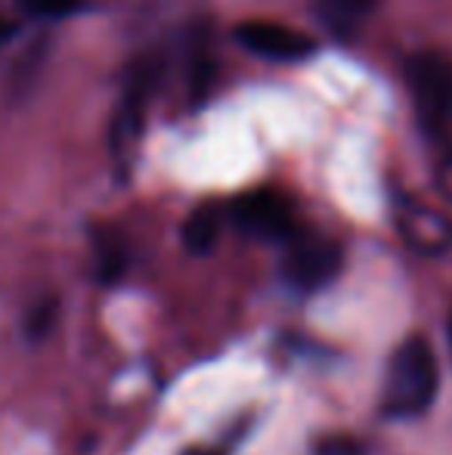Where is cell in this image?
I'll list each match as a JSON object with an SVG mask.
<instances>
[{
  "label": "cell",
  "mask_w": 452,
  "mask_h": 455,
  "mask_svg": "<svg viewBox=\"0 0 452 455\" xmlns=\"http://www.w3.org/2000/svg\"><path fill=\"white\" fill-rule=\"evenodd\" d=\"M440 390V363L428 338L412 335L393 350L381 387V409L391 419H422Z\"/></svg>",
  "instance_id": "1"
},
{
  "label": "cell",
  "mask_w": 452,
  "mask_h": 455,
  "mask_svg": "<svg viewBox=\"0 0 452 455\" xmlns=\"http://www.w3.org/2000/svg\"><path fill=\"white\" fill-rule=\"evenodd\" d=\"M406 78L424 131L431 137H440L452 121V60L437 50L416 53L406 62Z\"/></svg>",
  "instance_id": "2"
},
{
  "label": "cell",
  "mask_w": 452,
  "mask_h": 455,
  "mask_svg": "<svg viewBox=\"0 0 452 455\" xmlns=\"http://www.w3.org/2000/svg\"><path fill=\"white\" fill-rule=\"evenodd\" d=\"M344 251L326 235H295L282 258V279L297 291L326 288L341 273Z\"/></svg>",
  "instance_id": "3"
},
{
  "label": "cell",
  "mask_w": 452,
  "mask_h": 455,
  "mask_svg": "<svg viewBox=\"0 0 452 455\" xmlns=\"http://www.w3.org/2000/svg\"><path fill=\"white\" fill-rule=\"evenodd\" d=\"M229 214L245 233L258 235V239H295L297 235L295 208L279 192H248V196L235 198Z\"/></svg>",
  "instance_id": "4"
},
{
  "label": "cell",
  "mask_w": 452,
  "mask_h": 455,
  "mask_svg": "<svg viewBox=\"0 0 452 455\" xmlns=\"http://www.w3.org/2000/svg\"><path fill=\"white\" fill-rule=\"evenodd\" d=\"M155 81H158V60H143L133 66L131 78L124 84V96H121L112 118V146L118 152H127L137 143L146 121V106H149V96L155 91Z\"/></svg>",
  "instance_id": "5"
},
{
  "label": "cell",
  "mask_w": 452,
  "mask_h": 455,
  "mask_svg": "<svg viewBox=\"0 0 452 455\" xmlns=\"http://www.w3.org/2000/svg\"><path fill=\"white\" fill-rule=\"evenodd\" d=\"M235 41H239V47H245L248 53L260 56V60H270V62H295L313 53V37L310 35L291 28V25L258 22V19L242 22L239 28H235Z\"/></svg>",
  "instance_id": "6"
},
{
  "label": "cell",
  "mask_w": 452,
  "mask_h": 455,
  "mask_svg": "<svg viewBox=\"0 0 452 455\" xmlns=\"http://www.w3.org/2000/svg\"><path fill=\"white\" fill-rule=\"evenodd\" d=\"M397 227L403 233V239L422 254H437L452 242L449 223L437 211L422 208V204H403L397 217Z\"/></svg>",
  "instance_id": "7"
},
{
  "label": "cell",
  "mask_w": 452,
  "mask_h": 455,
  "mask_svg": "<svg viewBox=\"0 0 452 455\" xmlns=\"http://www.w3.org/2000/svg\"><path fill=\"white\" fill-rule=\"evenodd\" d=\"M375 6H378V0H316V16L335 35H350L372 16Z\"/></svg>",
  "instance_id": "8"
},
{
  "label": "cell",
  "mask_w": 452,
  "mask_h": 455,
  "mask_svg": "<svg viewBox=\"0 0 452 455\" xmlns=\"http://www.w3.org/2000/svg\"><path fill=\"white\" fill-rule=\"evenodd\" d=\"M220 235V214L214 208H199L183 223V245L193 254H208L218 245Z\"/></svg>",
  "instance_id": "9"
},
{
  "label": "cell",
  "mask_w": 452,
  "mask_h": 455,
  "mask_svg": "<svg viewBox=\"0 0 452 455\" xmlns=\"http://www.w3.org/2000/svg\"><path fill=\"white\" fill-rule=\"evenodd\" d=\"M78 6H81V0H22V10L28 12V16H37V19L72 16Z\"/></svg>",
  "instance_id": "10"
},
{
  "label": "cell",
  "mask_w": 452,
  "mask_h": 455,
  "mask_svg": "<svg viewBox=\"0 0 452 455\" xmlns=\"http://www.w3.org/2000/svg\"><path fill=\"white\" fill-rule=\"evenodd\" d=\"M440 186H443V192L452 198V158L449 156L440 162Z\"/></svg>",
  "instance_id": "11"
},
{
  "label": "cell",
  "mask_w": 452,
  "mask_h": 455,
  "mask_svg": "<svg viewBox=\"0 0 452 455\" xmlns=\"http://www.w3.org/2000/svg\"><path fill=\"white\" fill-rule=\"evenodd\" d=\"M12 35H16V22H12V19H6V16H0V47H4V44H10Z\"/></svg>",
  "instance_id": "12"
},
{
  "label": "cell",
  "mask_w": 452,
  "mask_h": 455,
  "mask_svg": "<svg viewBox=\"0 0 452 455\" xmlns=\"http://www.w3.org/2000/svg\"><path fill=\"white\" fill-rule=\"evenodd\" d=\"M183 455H220L218 450H186Z\"/></svg>",
  "instance_id": "13"
},
{
  "label": "cell",
  "mask_w": 452,
  "mask_h": 455,
  "mask_svg": "<svg viewBox=\"0 0 452 455\" xmlns=\"http://www.w3.org/2000/svg\"><path fill=\"white\" fill-rule=\"evenodd\" d=\"M449 344H452V319H449Z\"/></svg>",
  "instance_id": "14"
}]
</instances>
